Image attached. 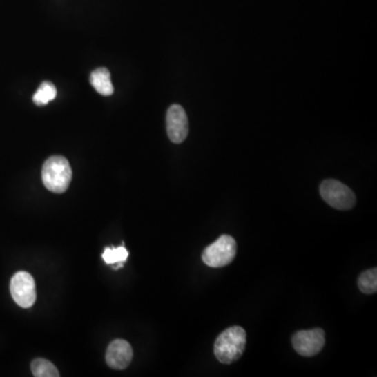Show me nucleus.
Segmentation results:
<instances>
[{
	"label": "nucleus",
	"instance_id": "1",
	"mask_svg": "<svg viewBox=\"0 0 377 377\" xmlns=\"http://www.w3.org/2000/svg\"><path fill=\"white\" fill-rule=\"evenodd\" d=\"M246 346V332L240 326H232L222 331L214 344V354L222 364L231 365L242 356Z\"/></svg>",
	"mask_w": 377,
	"mask_h": 377
},
{
	"label": "nucleus",
	"instance_id": "2",
	"mask_svg": "<svg viewBox=\"0 0 377 377\" xmlns=\"http://www.w3.org/2000/svg\"><path fill=\"white\" fill-rule=\"evenodd\" d=\"M72 177V168L63 156H52L42 167V182L52 193H64L70 186Z\"/></svg>",
	"mask_w": 377,
	"mask_h": 377
},
{
	"label": "nucleus",
	"instance_id": "3",
	"mask_svg": "<svg viewBox=\"0 0 377 377\" xmlns=\"http://www.w3.org/2000/svg\"><path fill=\"white\" fill-rule=\"evenodd\" d=\"M237 254V242L232 236L222 235L202 251V261L210 267L231 264Z\"/></svg>",
	"mask_w": 377,
	"mask_h": 377
},
{
	"label": "nucleus",
	"instance_id": "4",
	"mask_svg": "<svg viewBox=\"0 0 377 377\" xmlns=\"http://www.w3.org/2000/svg\"><path fill=\"white\" fill-rule=\"evenodd\" d=\"M322 198L336 210L346 211L356 204V194L351 188L336 180H326L320 186Z\"/></svg>",
	"mask_w": 377,
	"mask_h": 377
},
{
	"label": "nucleus",
	"instance_id": "5",
	"mask_svg": "<svg viewBox=\"0 0 377 377\" xmlns=\"http://www.w3.org/2000/svg\"><path fill=\"white\" fill-rule=\"evenodd\" d=\"M12 297L17 305L22 308H30L34 305L37 298L34 278L26 271H18L11 280Z\"/></svg>",
	"mask_w": 377,
	"mask_h": 377
},
{
	"label": "nucleus",
	"instance_id": "6",
	"mask_svg": "<svg viewBox=\"0 0 377 377\" xmlns=\"http://www.w3.org/2000/svg\"><path fill=\"white\" fill-rule=\"evenodd\" d=\"M325 345V332L321 328L301 330L293 336V346L302 356H317Z\"/></svg>",
	"mask_w": 377,
	"mask_h": 377
},
{
	"label": "nucleus",
	"instance_id": "7",
	"mask_svg": "<svg viewBox=\"0 0 377 377\" xmlns=\"http://www.w3.org/2000/svg\"><path fill=\"white\" fill-rule=\"evenodd\" d=\"M167 133L170 141L180 144L186 139L188 133V122L186 111L180 105L174 104L168 109Z\"/></svg>",
	"mask_w": 377,
	"mask_h": 377
},
{
	"label": "nucleus",
	"instance_id": "8",
	"mask_svg": "<svg viewBox=\"0 0 377 377\" xmlns=\"http://www.w3.org/2000/svg\"><path fill=\"white\" fill-rule=\"evenodd\" d=\"M133 351L131 345L125 340H115L110 342L106 352V362L110 368L123 370L130 365Z\"/></svg>",
	"mask_w": 377,
	"mask_h": 377
},
{
	"label": "nucleus",
	"instance_id": "9",
	"mask_svg": "<svg viewBox=\"0 0 377 377\" xmlns=\"http://www.w3.org/2000/svg\"><path fill=\"white\" fill-rule=\"evenodd\" d=\"M91 86L96 89L102 96H111L113 93V83H111L110 72L107 68H100L93 70L90 74Z\"/></svg>",
	"mask_w": 377,
	"mask_h": 377
},
{
	"label": "nucleus",
	"instance_id": "10",
	"mask_svg": "<svg viewBox=\"0 0 377 377\" xmlns=\"http://www.w3.org/2000/svg\"><path fill=\"white\" fill-rule=\"evenodd\" d=\"M56 96L57 89L55 85L50 82H44L34 95L33 101L37 106H46L50 101L54 100Z\"/></svg>",
	"mask_w": 377,
	"mask_h": 377
},
{
	"label": "nucleus",
	"instance_id": "11",
	"mask_svg": "<svg viewBox=\"0 0 377 377\" xmlns=\"http://www.w3.org/2000/svg\"><path fill=\"white\" fill-rule=\"evenodd\" d=\"M358 287L360 291L367 295H372L377 291V269H368V271L362 273V275L358 278Z\"/></svg>",
	"mask_w": 377,
	"mask_h": 377
},
{
	"label": "nucleus",
	"instance_id": "12",
	"mask_svg": "<svg viewBox=\"0 0 377 377\" xmlns=\"http://www.w3.org/2000/svg\"><path fill=\"white\" fill-rule=\"evenodd\" d=\"M32 372L36 377H58L60 375L55 365L44 358L33 360Z\"/></svg>",
	"mask_w": 377,
	"mask_h": 377
},
{
	"label": "nucleus",
	"instance_id": "13",
	"mask_svg": "<svg viewBox=\"0 0 377 377\" xmlns=\"http://www.w3.org/2000/svg\"><path fill=\"white\" fill-rule=\"evenodd\" d=\"M129 253L124 245L119 247H107L103 253L102 257L107 264H115V263L125 262L128 258Z\"/></svg>",
	"mask_w": 377,
	"mask_h": 377
}]
</instances>
